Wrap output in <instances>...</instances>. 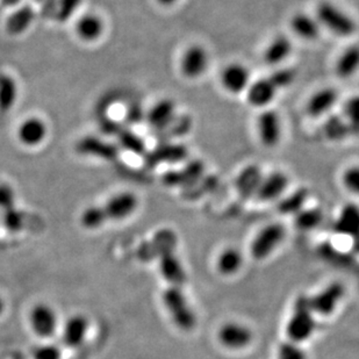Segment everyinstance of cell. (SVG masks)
<instances>
[{
    "mask_svg": "<svg viewBox=\"0 0 359 359\" xmlns=\"http://www.w3.org/2000/svg\"><path fill=\"white\" fill-rule=\"evenodd\" d=\"M222 88L231 95H241L247 91L251 83L250 70L240 62H233L222 69L220 75Z\"/></svg>",
    "mask_w": 359,
    "mask_h": 359,
    "instance_id": "cell-9",
    "label": "cell"
},
{
    "mask_svg": "<svg viewBox=\"0 0 359 359\" xmlns=\"http://www.w3.org/2000/svg\"><path fill=\"white\" fill-rule=\"evenodd\" d=\"M83 0H56L55 4V20L60 24H65L72 19V15L81 7Z\"/></svg>",
    "mask_w": 359,
    "mask_h": 359,
    "instance_id": "cell-34",
    "label": "cell"
},
{
    "mask_svg": "<svg viewBox=\"0 0 359 359\" xmlns=\"http://www.w3.org/2000/svg\"><path fill=\"white\" fill-rule=\"evenodd\" d=\"M323 220V213L319 208H307L300 210L294 215V224L298 229L304 231H312L319 227Z\"/></svg>",
    "mask_w": 359,
    "mask_h": 359,
    "instance_id": "cell-31",
    "label": "cell"
},
{
    "mask_svg": "<svg viewBox=\"0 0 359 359\" xmlns=\"http://www.w3.org/2000/svg\"><path fill=\"white\" fill-rule=\"evenodd\" d=\"M263 175L257 165L245 166L238 173V180H236V187L240 194L244 197H250L252 194L256 196Z\"/></svg>",
    "mask_w": 359,
    "mask_h": 359,
    "instance_id": "cell-26",
    "label": "cell"
},
{
    "mask_svg": "<svg viewBox=\"0 0 359 359\" xmlns=\"http://www.w3.org/2000/svg\"><path fill=\"white\" fill-rule=\"evenodd\" d=\"M139 207V199L133 192H120L102 206H90L81 215V224L88 229H97L107 222L125 220Z\"/></svg>",
    "mask_w": 359,
    "mask_h": 359,
    "instance_id": "cell-1",
    "label": "cell"
},
{
    "mask_svg": "<svg viewBox=\"0 0 359 359\" xmlns=\"http://www.w3.org/2000/svg\"><path fill=\"white\" fill-rule=\"evenodd\" d=\"M187 156V149L183 146L161 147L150 154L148 160L153 163L157 162H180Z\"/></svg>",
    "mask_w": 359,
    "mask_h": 359,
    "instance_id": "cell-33",
    "label": "cell"
},
{
    "mask_svg": "<svg viewBox=\"0 0 359 359\" xmlns=\"http://www.w3.org/2000/svg\"><path fill=\"white\" fill-rule=\"evenodd\" d=\"M176 104L173 100L161 99L147 112V122L154 130H166L176 120Z\"/></svg>",
    "mask_w": 359,
    "mask_h": 359,
    "instance_id": "cell-15",
    "label": "cell"
},
{
    "mask_svg": "<svg viewBox=\"0 0 359 359\" xmlns=\"http://www.w3.org/2000/svg\"><path fill=\"white\" fill-rule=\"evenodd\" d=\"M278 90L291 86L297 79V72L291 68H278L269 76Z\"/></svg>",
    "mask_w": 359,
    "mask_h": 359,
    "instance_id": "cell-36",
    "label": "cell"
},
{
    "mask_svg": "<svg viewBox=\"0 0 359 359\" xmlns=\"http://www.w3.org/2000/svg\"><path fill=\"white\" fill-rule=\"evenodd\" d=\"M163 304L173 323L184 332H190L197 323L194 309L187 302V295L178 286H170L163 292Z\"/></svg>",
    "mask_w": 359,
    "mask_h": 359,
    "instance_id": "cell-4",
    "label": "cell"
},
{
    "mask_svg": "<svg viewBox=\"0 0 359 359\" xmlns=\"http://www.w3.org/2000/svg\"><path fill=\"white\" fill-rule=\"evenodd\" d=\"M335 74L341 79H353L359 72V44H350L335 61Z\"/></svg>",
    "mask_w": 359,
    "mask_h": 359,
    "instance_id": "cell-23",
    "label": "cell"
},
{
    "mask_svg": "<svg viewBox=\"0 0 359 359\" xmlns=\"http://www.w3.org/2000/svg\"><path fill=\"white\" fill-rule=\"evenodd\" d=\"M29 322H31L32 329L34 330L36 335L47 339L54 335L57 329V314L50 306L38 304L31 311Z\"/></svg>",
    "mask_w": 359,
    "mask_h": 359,
    "instance_id": "cell-13",
    "label": "cell"
},
{
    "mask_svg": "<svg viewBox=\"0 0 359 359\" xmlns=\"http://www.w3.org/2000/svg\"><path fill=\"white\" fill-rule=\"evenodd\" d=\"M290 27L297 38L304 41H316L321 34L322 27L316 15L305 12L293 14L290 20Z\"/></svg>",
    "mask_w": 359,
    "mask_h": 359,
    "instance_id": "cell-21",
    "label": "cell"
},
{
    "mask_svg": "<svg viewBox=\"0 0 359 359\" xmlns=\"http://www.w3.org/2000/svg\"><path fill=\"white\" fill-rule=\"evenodd\" d=\"M75 33L85 43H92L102 39L105 33V21L95 13H85L76 21Z\"/></svg>",
    "mask_w": 359,
    "mask_h": 359,
    "instance_id": "cell-17",
    "label": "cell"
},
{
    "mask_svg": "<svg viewBox=\"0 0 359 359\" xmlns=\"http://www.w3.org/2000/svg\"><path fill=\"white\" fill-rule=\"evenodd\" d=\"M3 3L6 6H15L18 4L20 3V0H3Z\"/></svg>",
    "mask_w": 359,
    "mask_h": 359,
    "instance_id": "cell-41",
    "label": "cell"
},
{
    "mask_svg": "<svg viewBox=\"0 0 359 359\" xmlns=\"http://www.w3.org/2000/svg\"><path fill=\"white\" fill-rule=\"evenodd\" d=\"M156 1L160 4L161 6L170 7L173 6V5L178 3L180 0H156Z\"/></svg>",
    "mask_w": 359,
    "mask_h": 359,
    "instance_id": "cell-40",
    "label": "cell"
},
{
    "mask_svg": "<svg viewBox=\"0 0 359 359\" xmlns=\"http://www.w3.org/2000/svg\"><path fill=\"white\" fill-rule=\"evenodd\" d=\"M258 139L266 148H275L283 137V121L277 111L265 109L259 113L256 120Z\"/></svg>",
    "mask_w": 359,
    "mask_h": 359,
    "instance_id": "cell-7",
    "label": "cell"
},
{
    "mask_svg": "<svg viewBox=\"0 0 359 359\" xmlns=\"http://www.w3.org/2000/svg\"><path fill=\"white\" fill-rule=\"evenodd\" d=\"M35 20V10L31 5L15 8L5 20V31L11 36H19L29 29Z\"/></svg>",
    "mask_w": 359,
    "mask_h": 359,
    "instance_id": "cell-22",
    "label": "cell"
},
{
    "mask_svg": "<svg viewBox=\"0 0 359 359\" xmlns=\"http://www.w3.org/2000/svg\"><path fill=\"white\" fill-rule=\"evenodd\" d=\"M290 180L283 171H272L268 176H263L258 187L256 197L261 201H273L280 198L287 190Z\"/></svg>",
    "mask_w": 359,
    "mask_h": 359,
    "instance_id": "cell-16",
    "label": "cell"
},
{
    "mask_svg": "<svg viewBox=\"0 0 359 359\" xmlns=\"http://www.w3.org/2000/svg\"><path fill=\"white\" fill-rule=\"evenodd\" d=\"M88 321L85 316H74L65 322L63 341L70 348H79L88 335Z\"/></svg>",
    "mask_w": 359,
    "mask_h": 359,
    "instance_id": "cell-25",
    "label": "cell"
},
{
    "mask_svg": "<svg viewBox=\"0 0 359 359\" xmlns=\"http://www.w3.org/2000/svg\"><path fill=\"white\" fill-rule=\"evenodd\" d=\"M316 313L313 312L309 298L299 297L295 300L291 318L288 319L286 325L288 341L298 344L306 342L312 337L316 332Z\"/></svg>",
    "mask_w": 359,
    "mask_h": 359,
    "instance_id": "cell-3",
    "label": "cell"
},
{
    "mask_svg": "<svg viewBox=\"0 0 359 359\" xmlns=\"http://www.w3.org/2000/svg\"><path fill=\"white\" fill-rule=\"evenodd\" d=\"M342 116L349 126L350 135L359 136V95H351L344 102Z\"/></svg>",
    "mask_w": 359,
    "mask_h": 359,
    "instance_id": "cell-32",
    "label": "cell"
},
{
    "mask_svg": "<svg viewBox=\"0 0 359 359\" xmlns=\"http://www.w3.org/2000/svg\"><path fill=\"white\" fill-rule=\"evenodd\" d=\"M210 67V54L201 44H191L180 58V74L187 79H199Z\"/></svg>",
    "mask_w": 359,
    "mask_h": 359,
    "instance_id": "cell-6",
    "label": "cell"
},
{
    "mask_svg": "<svg viewBox=\"0 0 359 359\" xmlns=\"http://www.w3.org/2000/svg\"><path fill=\"white\" fill-rule=\"evenodd\" d=\"M278 88L272 83L269 77L259 79L257 81H251L249 88L245 91L248 104H250L256 109H269L272 102L278 95Z\"/></svg>",
    "mask_w": 359,
    "mask_h": 359,
    "instance_id": "cell-12",
    "label": "cell"
},
{
    "mask_svg": "<svg viewBox=\"0 0 359 359\" xmlns=\"http://www.w3.org/2000/svg\"><path fill=\"white\" fill-rule=\"evenodd\" d=\"M47 135V123L39 116H28L22 120L17 129L18 141L27 148L41 146Z\"/></svg>",
    "mask_w": 359,
    "mask_h": 359,
    "instance_id": "cell-11",
    "label": "cell"
},
{
    "mask_svg": "<svg viewBox=\"0 0 359 359\" xmlns=\"http://www.w3.org/2000/svg\"><path fill=\"white\" fill-rule=\"evenodd\" d=\"M320 26L339 38H350L357 32V22L349 13L336 4L323 0L316 7Z\"/></svg>",
    "mask_w": 359,
    "mask_h": 359,
    "instance_id": "cell-2",
    "label": "cell"
},
{
    "mask_svg": "<svg viewBox=\"0 0 359 359\" xmlns=\"http://www.w3.org/2000/svg\"><path fill=\"white\" fill-rule=\"evenodd\" d=\"M252 339L254 335L250 329L238 322L224 323L217 332V339L221 346L234 351L245 349L250 346Z\"/></svg>",
    "mask_w": 359,
    "mask_h": 359,
    "instance_id": "cell-10",
    "label": "cell"
},
{
    "mask_svg": "<svg viewBox=\"0 0 359 359\" xmlns=\"http://www.w3.org/2000/svg\"><path fill=\"white\" fill-rule=\"evenodd\" d=\"M323 133H325V137L332 142H341V141H344L346 137L351 136L350 135L349 126L346 123L344 118L342 116H336V114L328 116V119L325 120V125H323Z\"/></svg>",
    "mask_w": 359,
    "mask_h": 359,
    "instance_id": "cell-28",
    "label": "cell"
},
{
    "mask_svg": "<svg viewBox=\"0 0 359 359\" xmlns=\"http://www.w3.org/2000/svg\"><path fill=\"white\" fill-rule=\"evenodd\" d=\"M18 86L8 75H0V112H8L17 100Z\"/></svg>",
    "mask_w": 359,
    "mask_h": 359,
    "instance_id": "cell-29",
    "label": "cell"
},
{
    "mask_svg": "<svg viewBox=\"0 0 359 359\" xmlns=\"http://www.w3.org/2000/svg\"><path fill=\"white\" fill-rule=\"evenodd\" d=\"M293 51V43L291 39L286 35H276L266 44L263 51V60L266 65L270 67H279L283 65Z\"/></svg>",
    "mask_w": 359,
    "mask_h": 359,
    "instance_id": "cell-19",
    "label": "cell"
},
{
    "mask_svg": "<svg viewBox=\"0 0 359 359\" xmlns=\"http://www.w3.org/2000/svg\"><path fill=\"white\" fill-rule=\"evenodd\" d=\"M307 199H309L307 190L299 189L281 200L278 205L279 212L281 214H287V215H295L300 210H304V205Z\"/></svg>",
    "mask_w": 359,
    "mask_h": 359,
    "instance_id": "cell-30",
    "label": "cell"
},
{
    "mask_svg": "<svg viewBox=\"0 0 359 359\" xmlns=\"http://www.w3.org/2000/svg\"><path fill=\"white\" fill-rule=\"evenodd\" d=\"M346 294V288L341 283H332L318 294L309 298L313 312L321 316H329L335 312Z\"/></svg>",
    "mask_w": 359,
    "mask_h": 359,
    "instance_id": "cell-8",
    "label": "cell"
},
{
    "mask_svg": "<svg viewBox=\"0 0 359 359\" xmlns=\"http://www.w3.org/2000/svg\"><path fill=\"white\" fill-rule=\"evenodd\" d=\"M342 183L346 190L353 194L359 196V165H351L344 170L342 175Z\"/></svg>",
    "mask_w": 359,
    "mask_h": 359,
    "instance_id": "cell-38",
    "label": "cell"
},
{
    "mask_svg": "<svg viewBox=\"0 0 359 359\" xmlns=\"http://www.w3.org/2000/svg\"><path fill=\"white\" fill-rule=\"evenodd\" d=\"M33 359H61V351L57 346H41L34 350Z\"/></svg>",
    "mask_w": 359,
    "mask_h": 359,
    "instance_id": "cell-39",
    "label": "cell"
},
{
    "mask_svg": "<svg viewBox=\"0 0 359 359\" xmlns=\"http://www.w3.org/2000/svg\"><path fill=\"white\" fill-rule=\"evenodd\" d=\"M277 357L278 359H307L306 353L302 350L300 344L292 342V341L281 343L278 348Z\"/></svg>",
    "mask_w": 359,
    "mask_h": 359,
    "instance_id": "cell-37",
    "label": "cell"
},
{
    "mask_svg": "<svg viewBox=\"0 0 359 359\" xmlns=\"http://www.w3.org/2000/svg\"><path fill=\"white\" fill-rule=\"evenodd\" d=\"M4 311H5V302L3 299L0 298V316L3 314Z\"/></svg>",
    "mask_w": 359,
    "mask_h": 359,
    "instance_id": "cell-42",
    "label": "cell"
},
{
    "mask_svg": "<svg viewBox=\"0 0 359 359\" xmlns=\"http://www.w3.org/2000/svg\"><path fill=\"white\" fill-rule=\"evenodd\" d=\"M120 143L126 150H129L132 153L137 154V155H142L146 150L144 142L140 136L136 135L133 132H125V130H120Z\"/></svg>",
    "mask_w": 359,
    "mask_h": 359,
    "instance_id": "cell-35",
    "label": "cell"
},
{
    "mask_svg": "<svg viewBox=\"0 0 359 359\" xmlns=\"http://www.w3.org/2000/svg\"><path fill=\"white\" fill-rule=\"evenodd\" d=\"M76 149L81 155L95 157L99 160L109 161V162L116 160L119 154V150L116 146L102 141V140H99L95 136H88V137L79 140Z\"/></svg>",
    "mask_w": 359,
    "mask_h": 359,
    "instance_id": "cell-18",
    "label": "cell"
},
{
    "mask_svg": "<svg viewBox=\"0 0 359 359\" xmlns=\"http://www.w3.org/2000/svg\"><path fill=\"white\" fill-rule=\"evenodd\" d=\"M285 235L286 231L280 224H270L262 228L251 242V256L256 261H263L280 245Z\"/></svg>",
    "mask_w": 359,
    "mask_h": 359,
    "instance_id": "cell-5",
    "label": "cell"
},
{
    "mask_svg": "<svg viewBox=\"0 0 359 359\" xmlns=\"http://www.w3.org/2000/svg\"><path fill=\"white\" fill-rule=\"evenodd\" d=\"M335 231L339 234L359 240V207L355 203H348L342 207L336 219Z\"/></svg>",
    "mask_w": 359,
    "mask_h": 359,
    "instance_id": "cell-24",
    "label": "cell"
},
{
    "mask_svg": "<svg viewBox=\"0 0 359 359\" xmlns=\"http://www.w3.org/2000/svg\"><path fill=\"white\" fill-rule=\"evenodd\" d=\"M339 102V91L332 86L319 88L309 97L306 111L312 118L327 116Z\"/></svg>",
    "mask_w": 359,
    "mask_h": 359,
    "instance_id": "cell-14",
    "label": "cell"
},
{
    "mask_svg": "<svg viewBox=\"0 0 359 359\" xmlns=\"http://www.w3.org/2000/svg\"><path fill=\"white\" fill-rule=\"evenodd\" d=\"M160 271L163 278L165 279L171 286H178L187 281V273L180 258L177 257L172 249L163 251L160 254Z\"/></svg>",
    "mask_w": 359,
    "mask_h": 359,
    "instance_id": "cell-20",
    "label": "cell"
},
{
    "mask_svg": "<svg viewBox=\"0 0 359 359\" xmlns=\"http://www.w3.org/2000/svg\"><path fill=\"white\" fill-rule=\"evenodd\" d=\"M243 265V256L235 248L221 251L217 259V271L222 276H233L240 271Z\"/></svg>",
    "mask_w": 359,
    "mask_h": 359,
    "instance_id": "cell-27",
    "label": "cell"
}]
</instances>
